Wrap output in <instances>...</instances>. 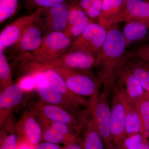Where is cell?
I'll return each mask as SVG.
<instances>
[{"instance_id":"obj_1","label":"cell","mask_w":149,"mask_h":149,"mask_svg":"<svg viewBox=\"0 0 149 149\" xmlns=\"http://www.w3.org/2000/svg\"><path fill=\"white\" fill-rule=\"evenodd\" d=\"M127 47L126 40L118 24L109 27L94 68L102 85L109 92L113 90L116 75L126 59Z\"/></svg>"},{"instance_id":"obj_2","label":"cell","mask_w":149,"mask_h":149,"mask_svg":"<svg viewBox=\"0 0 149 149\" xmlns=\"http://www.w3.org/2000/svg\"><path fill=\"white\" fill-rule=\"evenodd\" d=\"M28 108L38 118L42 128L50 123L61 122L70 126L79 136L83 130L84 112L76 115L63 107L40 100L29 102Z\"/></svg>"},{"instance_id":"obj_3","label":"cell","mask_w":149,"mask_h":149,"mask_svg":"<svg viewBox=\"0 0 149 149\" xmlns=\"http://www.w3.org/2000/svg\"><path fill=\"white\" fill-rule=\"evenodd\" d=\"M109 92L106 88L89 100L88 109L106 149H114L111 132V107L109 102Z\"/></svg>"},{"instance_id":"obj_4","label":"cell","mask_w":149,"mask_h":149,"mask_svg":"<svg viewBox=\"0 0 149 149\" xmlns=\"http://www.w3.org/2000/svg\"><path fill=\"white\" fill-rule=\"evenodd\" d=\"M72 41L64 32H50L43 37L42 45L36 52L22 57L17 61L39 63L51 61L66 52L71 47Z\"/></svg>"},{"instance_id":"obj_5","label":"cell","mask_w":149,"mask_h":149,"mask_svg":"<svg viewBox=\"0 0 149 149\" xmlns=\"http://www.w3.org/2000/svg\"><path fill=\"white\" fill-rule=\"evenodd\" d=\"M51 69L60 74L69 90L77 95L88 97L90 100L100 92L102 83L91 71H77L62 67Z\"/></svg>"},{"instance_id":"obj_6","label":"cell","mask_w":149,"mask_h":149,"mask_svg":"<svg viewBox=\"0 0 149 149\" xmlns=\"http://www.w3.org/2000/svg\"><path fill=\"white\" fill-rule=\"evenodd\" d=\"M96 57L92 54L70 48L57 58L43 63L45 69L62 67L77 71H90L94 68Z\"/></svg>"},{"instance_id":"obj_7","label":"cell","mask_w":149,"mask_h":149,"mask_svg":"<svg viewBox=\"0 0 149 149\" xmlns=\"http://www.w3.org/2000/svg\"><path fill=\"white\" fill-rule=\"evenodd\" d=\"M107 29L92 19L82 34L72 41L70 48L92 54L97 57L106 40Z\"/></svg>"},{"instance_id":"obj_8","label":"cell","mask_w":149,"mask_h":149,"mask_svg":"<svg viewBox=\"0 0 149 149\" xmlns=\"http://www.w3.org/2000/svg\"><path fill=\"white\" fill-rule=\"evenodd\" d=\"M45 8L37 10L34 12L17 19L2 30L0 34V50L15 46L30 26L40 19Z\"/></svg>"},{"instance_id":"obj_9","label":"cell","mask_w":149,"mask_h":149,"mask_svg":"<svg viewBox=\"0 0 149 149\" xmlns=\"http://www.w3.org/2000/svg\"><path fill=\"white\" fill-rule=\"evenodd\" d=\"M18 143L35 147L42 141L43 128L40 121L29 108L22 112L15 123Z\"/></svg>"},{"instance_id":"obj_10","label":"cell","mask_w":149,"mask_h":149,"mask_svg":"<svg viewBox=\"0 0 149 149\" xmlns=\"http://www.w3.org/2000/svg\"><path fill=\"white\" fill-rule=\"evenodd\" d=\"M113 91H118L134 105L146 92L139 80L126 67L124 63L116 75Z\"/></svg>"},{"instance_id":"obj_11","label":"cell","mask_w":149,"mask_h":149,"mask_svg":"<svg viewBox=\"0 0 149 149\" xmlns=\"http://www.w3.org/2000/svg\"><path fill=\"white\" fill-rule=\"evenodd\" d=\"M111 105V132L114 149L119 148L125 138V110L120 93L114 91Z\"/></svg>"},{"instance_id":"obj_12","label":"cell","mask_w":149,"mask_h":149,"mask_svg":"<svg viewBox=\"0 0 149 149\" xmlns=\"http://www.w3.org/2000/svg\"><path fill=\"white\" fill-rule=\"evenodd\" d=\"M0 126L24 100L25 90L19 83H13L0 91Z\"/></svg>"},{"instance_id":"obj_13","label":"cell","mask_w":149,"mask_h":149,"mask_svg":"<svg viewBox=\"0 0 149 149\" xmlns=\"http://www.w3.org/2000/svg\"><path fill=\"white\" fill-rule=\"evenodd\" d=\"M37 74L40 76L35 80V87L40 100L47 103L60 106L73 112L77 111L52 83L43 74Z\"/></svg>"},{"instance_id":"obj_14","label":"cell","mask_w":149,"mask_h":149,"mask_svg":"<svg viewBox=\"0 0 149 149\" xmlns=\"http://www.w3.org/2000/svg\"><path fill=\"white\" fill-rule=\"evenodd\" d=\"M42 141L64 146L79 141V136L70 126L61 122H52L43 128Z\"/></svg>"},{"instance_id":"obj_15","label":"cell","mask_w":149,"mask_h":149,"mask_svg":"<svg viewBox=\"0 0 149 149\" xmlns=\"http://www.w3.org/2000/svg\"><path fill=\"white\" fill-rule=\"evenodd\" d=\"M131 21L142 22L149 25V2L145 0H125L124 9L118 17L115 24Z\"/></svg>"},{"instance_id":"obj_16","label":"cell","mask_w":149,"mask_h":149,"mask_svg":"<svg viewBox=\"0 0 149 149\" xmlns=\"http://www.w3.org/2000/svg\"><path fill=\"white\" fill-rule=\"evenodd\" d=\"M90 21L77 3L71 2L68 7L67 27L64 32L73 41L82 34Z\"/></svg>"},{"instance_id":"obj_17","label":"cell","mask_w":149,"mask_h":149,"mask_svg":"<svg viewBox=\"0 0 149 149\" xmlns=\"http://www.w3.org/2000/svg\"><path fill=\"white\" fill-rule=\"evenodd\" d=\"M38 74H43L47 80L52 83L77 111L81 107H89V100L86 98L77 95L71 92L67 86L63 77L54 69L50 68L45 70Z\"/></svg>"},{"instance_id":"obj_18","label":"cell","mask_w":149,"mask_h":149,"mask_svg":"<svg viewBox=\"0 0 149 149\" xmlns=\"http://www.w3.org/2000/svg\"><path fill=\"white\" fill-rule=\"evenodd\" d=\"M36 22L26 30L18 42L15 45L17 53V60L35 52L42 45L44 37L42 30L37 26Z\"/></svg>"},{"instance_id":"obj_19","label":"cell","mask_w":149,"mask_h":149,"mask_svg":"<svg viewBox=\"0 0 149 149\" xmlns=\"http://www.w3.org/2000/svg\"><path fill=\"white\" fill-rule=\"evenodd\" d=\"M70 3L60 4L45 9L47 34L54 32H65L67 27Z\"/></svg>"},{"instance_id":"obj_20","label":"cell","mask_w":149,"mask_h":149,"mask_svg":"<svg viewBox=\"0 0 149 149\" xmlns=\"http://www.w3.org/2000/svg\"><path fill=\"white\" fill-rule=\"evenodd\" d=\"M81 133H83V140L81 141L84 149H106L88 109L85 113Z\"/></svg>"},{"instance_id":"obj_21","label":"cell","mask_w":149,"mask_h":149,"mask_svg":"<svg viewBox=\"0 0 149 149\" xmlns=\"http://www.w3.org/2000/svg\"><path fill=\"white\" fill-rule=\"evenodd\" d=\"M126 67L135 76L146 92L149 93V62L146 60L128 55L124 62Z\"/></svg>"},{"instance_id":"obj_22","label":"cell","mask_w":149,"mask_h":149,"mask_svg":"<svg viewBox=\"0 0 149 149\" xmlns=\"http://www.w3.org/2000/svg\"><path fill=\"white\" fill-rule=\"evenodd\" d=\"M125 0H103L101 13L98 23L106 29L115 24L125 6Z\"/></svg>"},{"instance_id":"obj_23","label":"cell","mask_w":149,"mask_h":149,"mask_svg":"<svg viewBox=\"0 0 149 149\" xmlns=\"http://www.w3.org/2000/svg\"><path fill=\"white\" fill-rule=\"evenodd\" d=\"M127 46L128 44L143 42L149 37V25L138 21L125 22L122 31Z\"/></svg>"},{"instance_id":"obj_24","label":"cell","mask_w":149,"mask_h":149,"mask_svg":"<svg viewBox=\"0 0 149 149\" xmlns=\"http://www.w3.org/2000/svg\"><path fill=\"white\" fill-rule=\"evenodd\" d=\"M120 95L125 108L126 136L130 137L143 134L141 120L135 105L128 101L121 94Z\"/></svg>"},{"instance_id":"obj_25","label":"cell","mask_w":149,"mask_h":149,"mask_svg":"<svg viewBox=\"0 0 149 149\" xmlns=\"http://www.w3.org/2000/svg\"><path fill=\"white\" fill-rule=\"evenodd\" d=\"M13 113L1 127L0 149H16L18 136L15 129Z\"/></svg>"},{"instance_id":"obj_26","label":"cell","mask_w":149,"mask_h":149,"mask_svg":"<svg viewBox=\"0 0 149 149\" xmlns=\"http://www.w3.org/2000/svg\"><path fill=\"white\" fill-rule=\"evenodd\" d=\"M142 125V133L149 137V94L146 92L143 96L135 104Z\"/></svg>"},{"instance_id":"obj_27","label":"cell","mask_w":149,"mask_h":149,"mask_svg":"<svg viewBox=\"0 0 149 149\" xmlns=\"http://www.w3.org/2000/svg\"><path fill=\"white\" fill-rule=\"evenodd\" d=\"M13 83L11 70L8 61L4 51L0 50V90H2Z\"/></svg>"},{"instance_id":"obj_28","label":"cell","mask_w":149,"mask_h":149,"mask_svg":"<svg viewBox=\"0 0 149 149\" xmlns=\"http://www.w3.org/2000/svg\"><path fill=\"white\" fill-rule=\"evenodd\" d=\"M103 0H80L78 3L90 19H98L101 13Z\"/></svg>"},{"instance_id":"obj_29","label":"cell","mask_w":149,"mask_h":149,"mask_svg":"<svg viewBox=\"0 0 149 149\" xmlns=\"http://www.w3.org/2000/svg\"><path fill=\"white\" fill-rule=\"evenodd\" d=\"M19 0H0V24L14 15Z\"/></svg>"},{"instance_id":"obj_30","label":"cell","mask_w":149,"mask_h":149,"mask_svg":"<svg viewBox=\"0 0 149 149\" xmlns=\"http://www.w3.org/2000/svg\"><path fill=\"white\" fill-rule=\"evenodd\" d=\"M72 0H23L24 6L29 10L47 8L64 3H70Z\"/></svg>"},{"instance_id":"obj_31","label":"cell","mask_w":149,"mask_h":149,"mask_svg":"<svg viewBox=\"0 0 149 149\" xmlns=\"http://www.w3.org/2000/svg\"><path fill=\"white\" fill-rule=\"evenodd\" d=\"M147 138L143 134L127 137L117 149H139L141 144Z\"/></svg>"},{"instance_id":"obj_32","label":"cell","mask_w":149,"mask_h":149,"mask_svg":"<svg viewBox=\"0 0 149 149\" xmlns=\"http://www.w3.org/2000/svg\"><path fill=\"white\" fill-rule=\"evenodd\" d=\"M128 55L143 59L149 62V44H144L132 50L128 51Z\"/></svg>"},{"instance_id":"obj_33","label":"cell","mask_w":149,"mask_h":149,"mask_svg":"<svg viewBox=\"0 0 149 149\" xmlns=\"http://www.w3.org/2000/svg\"><path fill=\"white\" fill-rule=\"evenodd\" d=\"M62 147L60 145L44 141L36 145L34 149H61Z\"/></svg>"},{"instance_id":"obj_34","label":"cell","mask_w":149,"mask_h":149,"mask_svg":"<svg viewBox=\"0 0 149 149\" xmlns=\"http://www.w3.org/2000/svg\"><path fill=\"white\" fill-rule=\"evenodd\" d=\"M61 149H84L81 140L64 146Z\"/></svg>"},{"instance_id":"obj_35","label":"cell","mask_w":149,"mask_h":149,"mask_svg":"<svg viewBox=\"0 0 149 149\" xmlns=\"http://www.w3.org/2000/svg\"><path fill=\"white\" fill-rule=\"evenodd\" d=\"M29 146H30L25 143H18L16 149H30Z\"/></svg>"},{"instance_id":"obj_36","label":"cell","mask_w":149,"mask_h":149,"mask_svg":"<svg viewBox=\"0 0 149 149\" xmlns=\"http://www.w3.org/2000/svg\"><path fill=\"white\" fill-rule=\"evenodd\" d=\"M139 149H149V143L147 139L143 142Z\"/></svg>"},{"instance_id":"obj_37","label":"cell","mask_w":149,"mask_h":149,"mask_svg":"<svg viewBox=\"0 0 149 149\" xmlns=\"http://www.w3.org/2000/svg\"></svg>"}]
</instances>
